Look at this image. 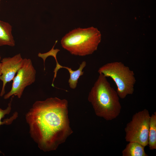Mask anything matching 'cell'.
Instances as JSON below:
<instances>
[{
	"label": "cell",
	"instance_id": "6da1fadb",
	"mask_svg": "<svg viewBox=\"0 0 156 156\" xmlns=\"http://www.w3.org/2000/svg\"><path fill=\"white\" fill-rule=\"evenodd\" d=\"M68 107L66 100L50 97L36 101L26 114L30 136L40 150H56L73 132Z\"/></svg>",
	"mask_w": 156,
	"mask_h": 156
},
{
	"label": "cell",
	"instance_id": "7a4b0ae2",
	"mask_svg": "<svg viewBox=\"0 0 156 156\" xmlns=\"http://www.w3.org/2000/svg\"><path fill=\"white\" fill-rule=\"evenodd\" d=\"M88 100L96 115L106 120L116 118L120 113L121 106L117 92L102 73H99L89 93Z\"/></svg>",
	"mask_w": 156,
	"mask_h": 156
},
{
	"label": "cell",
	"instance_id": "3957f363",
	"mask_svg": "<svg viewBox=\"0 0 156 156\" xmlns=\"http://www.w3.org/2000/svg\"><path fill=\"white\" fill-rule=\"evenodd\" d=\"M101 35L96 28L75 29L62 39V47L73 55L85 56L96 50L101 42Z\"/></svg>",
	"mask_w": 156,
	"mask_h": 156
},
{
	"label": "cell",
	"instance_id": "277c9868",
	"mask_svg": "<svg viewBox=\"0 0 156 156\" xmlns=\"http://www.w3.org/2000/svg\"><path fill=\"white\" fill-rule=\"evenodd\" d=\"M98 72L113 80L117 86L118 95L121 99L133 93L136 81L134 73L122 62H114L107 63L101 67Z\"/></svg>",
	"mask_w": 156,
	"mask_h": 156
},
{
	"label": "cell",
	"instance_id": "5b68a950",
	"mask_svg": "<svg viewBox=\"0 0 156 156\" xmlns=\"http://www.w3.org/2000/svg\"><path fill=\"white\" fill-rule=\"evenodd\" d=\"M150 117L146 109L133 116L125 128L126 142H137L145 147L148 145Z\"/></svg>",
	"mask_w": 156,
	"mask_h": 156
},
{
	"label": "cell",
	"instance_id": "8992f818",
	"mask_svg": "<svg viewBox=\"0 0 156 156\" xmlns=\"http://www.w3.org/2000/svg\"><path fill=\"white\" fill-rule=\"evenodd\" d=\"M23 60L22 66L12 80L10 90L4 96L5 99H8L13 95L20 98L25 88L35 81L36 71L31 60L26 58Z\"/></svg>",
	"mask_w": 156,
	"mask_h": 156
},
{
	"label": "cell",
	"instance_id": "52a82bcc",
	"mask_svg": "<svg viewBox=\"0 0 156 156\" xmlns=\"http://www.w3.org/2000/svg\"><path fill=\"white\" fill-rule=\"evenodd\" d=\"M23 61V59L20 53L12 57L4 58L1 60L0 80L2 81L3 85L0 96H2L5 94L6 84L13 79L16 74L22 66Z\"/></svg>",
	"mask_w": 156,
	"mask_h": 156
},
{
	"label": "cell",
	"instance_id": "ba28073f",
	"mask_svg": "<svg viewBox=\"0 0 156 156\" xmlns=\"http://www.w3.org/2000/svg\"><path fill=\"white\" fill-rule=\"evenodd\" d=\"M53 57L55 58L56 61V66L53 71L54 74L51 84L52 86L53 87H54L53 82L55 78L56 77L58 70L61 68H64L67 69L70 74V77L68 81L70 87L72 89H75L77 87L79 79L80 76L83 74L84 71H83V70L86 66V62L85 61H83L81 64H80L79 68L77 70H72L70 68L62 66L60 65L57 61L56 56H55Z\"/></svg>",
	"mask_w": 156,
	"mask_h": 156
},
{
	"label": "cell",
	"instance_id": "9c48e42d",
	"mask_svg": "<svg viewBox=\"0 0 156 156\" xmlns=\"http://www.w3.org/2000/svg\"><path fill=\"white\" fill-rule=\"evenodd\" d=\"M12 26L9 23L0 20V47H14L15 41L12 34Z\"/></svg>",
	"mask_w": 156,
	"mask_h": 156
},
{
	"label": "cell",
	"instance_id": "30bf717a",
	"mask_svg": "<svg viewBox=\"0 0 156 156\" xmlns=\"http://www.w3.org/2000/svg\"><path fill=\"white\" fill-rule=\"evenodd\" d=\"M145 147L135 142H129L122 151V156H148L144 151Z\"/></svg>",
	"mask_w": 156,
	"mask_h": 156
},
{
	"label": "cell",
	"instance_id": "8fae6325",
	"mask_svg": "<svg viewBox=\"0 0 156 156\" xmlns=\"http://www.w3.org/2000/svg\"><path fill=\"white\" fill-rule=\"evenodd\" d=\"M149 149H156V112L150 116L148 136V142Z\"/></svg>",
	"mask_w": 156,
	"mask_h": 156
},
{
	"label": "cell",
	"instance_id": "7c38bea8",
	"mask_svg": "<svg viewBox=\"0 0 156 156\" xmlns=\"http://www.w3.org/2000/svg\"><path fill=\"white\" fill-rule=\"evenodd\" d=\"M14 95L12 96L11 99L8 104V106L5 109H2L0 108V126L3 125H11L14 120L18 117V113L17 112H14L13 115L10 118L4 119L3 121H1V119L4 118L6 114H8L11 112L12 109V103ZM0 153L4 154L0 150Z\"/></svg>",
	"mask_w": 156,
	"mask_h": 156
},
{
	"label": "cell",
	"instance_id": "4fadbf2b",
	"mask_svg": "<svg viewBox=\"0 0 156 156\" xmlns=\"http://www.w3.org/2000/svg\"><path fill=\"white\" fill-rule=\"evenodd\" d=\"M1 63H0V76L1 75Z\"/></svg>",
	"mask_w": 156,
	"mask_h": 156
},
{
	"label": "cell",
	"instance_id": "5bb4252c",
	"mask_svg": "<svg viewBox=\"0 0 156 156\" xmlns=\"http://www.w3.org/2000/svg\"><path fill=\"white\" fill-rule=\"evenodd\" d=\"M1 56L0 55V60H1Z\"/></svg>",
	"mask_w": 156,
	"mask_h": 156
},
{
	"label": "cell",
	"instance_id": "9a60e30c",
	"mask_svg": "<svg viewBox=\"0 0 156 156\" xmlns=\"http://www.w3.org/2000/svg\"><path fill=\"white\" fill-rule=\"evenodd\" d=\"M1 0H0V2L1 1Z\"/></svg>",
	"mask_w": 156,
	"mask_h": 156
}]
</instances>
